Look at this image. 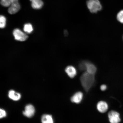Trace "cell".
<instances>
[{
    "label": "cell",
    "instance_id": "18",
    "mask_svg": "<svg viewBox=\"0 0 123 123\" xmlns=\"http://www.w3.org/2000/svg\"><path fill=\"white\" fill-rule=\"evenodd\" d=\"M86 62H82L79 64V68L80 70H86Z\"/></svg>",
    "mask_w": 123,
    "mask_h": 123
},
{
    "label": "cell",
    "instance_id": "17",
    "mask_svg": "<svg viewBox=\"0 0 123 123\" xmlns=\"http://www.w3.org/2000/svg\"><path fill=\"white\" fill-rule=\"evenodd\" d=\"M117 19L120 22L123 24V10L121 11L118 13Z\"/></svg>",
    "mask_w": 123,
    "mask_h": 123
},
{
    "label": "cell",
    "instance_id": "2",
    "mask_svg": "<svg viewBox=\"0 0 123 123\" xmlns=\"http://www.w3.org/2000/svg\"><path fill=\"white\" fill-rule=\"evenodd\" d=\"M87 5L92 13H96L102 9V6L99 0H89L87 1Z\"/></svg>",
    "mask_w": 123,
    "mask_h": 123
},
{
    "label": "cell",
    "instance_id": "10",
    "mask_svg": "<svg viewBox=\"0 0 123 123\" xmlns=\"http://www.w3.org/2000/svg\"><path fill=\"white\" fill-rule=\"evenodd\" d=\"M86 70L87 73L95 75L96 73L97 68L96 66L93 64L86 62Z\"/></svg>",
    "mask_w": 123,
    "mask_h": 123
},
{
    "label": "cell",
    "instance_id": "15",
    "mask_svg": "<svg viewBox=\"0 0 123 123\" xmlns=\"http://www.w3.org/2000/svg\"><path fill=\"white\" fill-rule=\"evenodd\" d=\"M17 1L18 0H1V4L4 7H9L12 3Z\"/></svg>",
    "mask_w": 123,
    "mask_h": 123
},
{
    "label": "cell",
    "instance_id": "16",
    "mask_svg": "<svg viewBox=\"0 0 123 123\" xmlns=\"http://www.w3.org/2000/svg\"><path fill=\"white\" fill-rule=\"evenodd\" d=\"M6 19L5 17L3 15L0 17V27L1 29L4 28L6 25Z\"/></svg>",
    "mask_w": 123,
    "mask_h": 123
},
{
    "label": "cell",
    "instance_id": "1",
    "mask_svg": "<svg viewBox=\"0 0 123 123\" xmlns=\"http://www.w3.org/2000/svg\"><path fill=\"white\" fill-rule=\"evenodd\" d=\"M95 75L86 72L81 75L80 80L83 87L86 92H88L93 86L95 82Z\"/></svg>",
    "mask_w": 123,
    "mask_h": 123
},
{
    "label": "cell",
    "instance_id": "12",
    "mask_svg": "<svg viewBox=\"0 0 123 123\" xmlns=\"http://www.w3.org/2000/svg\"><path fill=\"white\" fill-rule=\"evenodd\" d=\"M31 2V6L35 9H40L43 5V3L41 0H30Z\"/></svg>",
    "mask_w": 123,
    "mask_h": 123
},
{
    "label": "cell",
    "instance_id": "3",
    "mask_svg": "<svg viewBox=\"0 0 123 123\" xmlns=\"http://www.w3.org/2000/svg\"><path fill=\"white\" fill-rule=\"evenodd\" d=\"M13 35L16 40L20 41H25L28 37L26 34L18 29H15L13 30Z\"/></svg>",
    "mask_w": 123,
    "mask_h": 123
},
{
    "label": "cell",
    "instance_id": "4",
    "mask_svg": "<svg viewBox=\"0 0 123 123\" xmlns=\"http://www.w3.org/2000/svg\"><path fill=\"white\" fill-rule=\"evenodd\" d=\"M109 121L111 123H119L121 121L120 115L118 112L111 111L108 114Z\"/></svg>",
    "mask_w": 123,
    "mask_h": 123
},
{
    "label": "cell",
    "instance_id": "21",
    "mask_svg": "<svg viewBox=\"0 0 123 123\" xmlns=\"http://www.w3.org/2000/svg\"><path fill=\"white\" fill-rule=\"evenodd\" d=\"M68 32L67 31V30H66L64 31V34L66 35V36H67V35L68 34Z\"/></svg>",
    "mask_w": 123,
    "mask_h": 123
},
{
    "label": "cell",
    "instance_id": "9",
    "mask_svg": "<svg viewBox=\"0 0 123 123\" xmlns=\"http://www.w3.org/2000/svg\"><path fill=\"white\" fill-rule=\"evenodd\" d=\"M65 71L67 74L71 78H74L77 75V71L76 69L73 66H68L66 68Z\"/></svg>",
    "mask_w": 123,
    "mask_h": 123
},
{
    "label": "cell",
    "instance_id": "8",
    "mask_svg": "<svg viewBox=\"0 0 123 123\" xmlns=\"http://www.w3.org/2000/svg\"><path fill=\"white\" fill-rule=\"evenodd\" d=\"M83 94L80 92H77L75 93L71 98V100L73 103L76 104L80 103L82 101Z\"/></svg>",
    "mask_w": 123,
    "mask_h": 123
},
{
    "label": "cell",
    "instance_id": "19",
    "mask_svg": "<svg viewBox=\"0 0 123 123\" xmlns=\"http://www.w3.org/2000/svg\"><path fill=\"white\" fill-rule=\"evenodd\" d=\"M0 118L1 119L5 117L6 116V113L5 110H4L3 109H0Z\"/></svg>",
    "mask_w": 123,
    "mask_h": 123
},
{
    "label": "cell",
    "instance_id": "7",
    "mask_svg": "<svg viewBox=\"0 0 123 123\" xmlns=\"http://www.w3.org/2000/svg\"><path fill=\"white\" fill-rule=\"evenodd\" d=\"M97 108L98 111L101 113H104L106 112L108 110V105L105 101H101L98 103Z\"/></svg>",
    "mask_w": 123,
    "mask_h": 123
},
{
    "label": "cell",
    "instance_id": "20",
    "mask_svg": "<svg viewBox=\"0 0 123 123\" xmlns=\"http://www.w3.org/2000/svg\"><path fill=\"white\" fill-rule=\"evenodd\" d=\"M107 88V86L105 85H102L100 86L101 90H102V91H104L106 90Z\"/></svg>",
    "mask_w": 123,
    "mask_h": 123
},
{
    "label": "cell",
    "instance_id": "11",
    "mask_svg": "<svg viewBox=\"0 0 123 123\" xmlns=\"http://www.w3.org/2000/svg\"><path fill=\"white\" fill-rule=\"evenodd\" d=\"M8 96L10 99L15 101L19 100L21 99V97L20 94L13 90L9 91Z\"/></svg>",
    "mask_w": 123,
    "mask_h": 123
},
{
    "label": "cell",
    "instance_id": "5",
    "mask_svg": "<svg viewBox=\"0 0 123 123\" xmlns=\"http://www.w3.org/2000/svg\"><path fill=\"white\" fill-rule=\"evenodd\" d=\"M35 111V107L31 104H28L26 106L23 114L27 117H32L34 115Z\"/></svg>",
    "mask_w": 123,
    "mask_h": 123
},
{
    "label": "cell",
    "instance_id": "14",
    "mask_svg": "<svg viewBox=\"0 0 123 123\" xmlns=\"http://www.w3.org/2000/svg\"><path fill=\"white\" fill-rule=\"evenodd\" d=\"M24 30L25 32L27 33H31L33 31V26L30 24H27L25 25L24 28Z\"/></svg>",
    "mask_w": 123,
    "mask_h": 123
},
{
    "label": "cell",
    "instance_id": "13",
    "mask_svg": "<svg viewBox=\"0 0 123 123\" xmlns=\"http://www.w3.org/2000/svg\"><path fill=\"white\" fill-rule=\"evenodd\" d=\"M41 120L42 123H54L53 117L50 115H43L41 117Z\"/></svg>",
    "mask_w": 123,
    "mask_h": 123
},
{
    "label": "cell",
    "instance_id": "6",
    "mask_svg": "<svg viewBox=\"0 0 123 123\" xmlns=\"http://www.w3.org/2000/svg\"><path fill=\"white\" fill-rule=\"evenodd\" d=\"M20 9V6L18 1H15L12 3L9 7L8 12L10 14H14L16 13Z\"/></svg>",
    "mask_w": 123,
    "mask_h": 123
}]
</instances>
